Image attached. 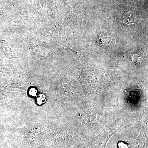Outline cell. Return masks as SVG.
Segmentation results:
<instances>
[{
    "instance_id": "cell-4",
    "label": "cell",
    "mask_w": 148,
    "mask_h": 148,
    "mask_svg": "<svg viewBox=\"0 0 148 148\" xmlns=\"http://www.w3.org/2000/svg\"><path fill=\"white\" fill-rule=\"evenodd\" d=\"M37 90L35 88H32L30 90V94L32 96H36V95Z\"/></svg>"
},
{
    "instance_id": "cell-1",
    "label": "cell",
    "mask_w": 148,
    "mask_h": 148,
    "mask_svg": "<svg viewBox=\"0 0 148 148\" xmlns=\"http://www.w3.org/2000/svg\"><path fill=\"white\" fill-rule=\"evenodd\" d=\"M120 18L123 24L127 26L133 25L135 22V16L130 12L123 13Z\"/></svg>"
},
{
    "instance_id": "cell-2",
    "label": "cell",
    "mask_w": 148,
    "mask_h": 148,
    "mask_svg": "<svg viewBox=\"0 0 148 148\" xmlns=\"http://www.w3.org/2000/svg\"><path fill=\"white\" fill-rule=\"evenodd\" d=\"M37 102L38 104L41 105L44 103L45 101V96L43 94H40L39 95L38 97L37 98Z\"/></svg>"
},
{
    "instance_id": "cell-3",
    "label": "cell",
    "mask_w": 148,
    "mask_h": 148,
    "mask_svg": "<svg viewBox=\"0 0 148 148\" xmlns=\"http://www.w3.org/2000/svg\"><path fill=\"white\" fill-rule=\"evenodd\" d=\"M119 148H128V145L127 144L123 142H120L118 144Z\"/></svg>"
}]
</instances>
